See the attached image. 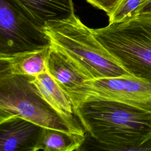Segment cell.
Masks as SVG:
<instances>
[{"label":"cell","instance_id":"obj_1","mask_svg":"<svg viewBox=\"0 0 151 151\" xmlns=\"http://www.w3.org/2000/svg\"><path fill=\"white\" fill-rule=\"evenodd\" d=\"M74 110L81 126L103 149L151 150V111L101 100L82 102Z\"/></svg>","mask_w":151,"mask_h":151},{"label":"cell","instance_id":"obj_2","mask_svg":"<svg viewBox=\"0 0 151 151\" xmlns=\"http://www.w3.org/2000/svg\"><path fill=\"white\" fill-rule=\"evenodd\" d=\"M42 30L50 45L69 59L90 80L133 76L75 14L65 19L48 21Z\"/></svg>","mask_w":151,"mask_h":151},{"label":"cell","instance_id":"obj_3","mask_svg":"<svg viewBox=\"0 0 151 151\" xmlns=\"http://www.w3.org/2000/svg\"><path fill=\"white\" fill-rule=\"evenodd\" d=\"M92 29L98 40L129 73L151 80V14Z\"/></svg>","mask_w":151,"mask_h":151},{"label":"cell","instance_id":"obj_4","mask_svg":"<svg viewBox=\"0 0 151 151\" xmlns=\"http://www.w3.org/2000/svg\"><path fill=\"white\" fill-rule=\"evenodd\" d=\"M32 77L0 73V123L19 117L44 128L73 132L38 94Z\"/></svg>","mask_w":151,"mask_h":151},{"label":"cell","instance_id":"obj_5","mask_svg":"<svg viewBox=\"0 0 151 151\" xmlns=\"http://www.w3.org/2000/svg\"><path fill=\"white\" fill-rule=\"evenodd\" d=\"M74 107L96 100L114 101L151 111V80L134 76L109 77L85 81L66 93Z\"/></svg>","mask_w":151,"mask_h":151},{"label":"cell","instance_id":"obj_6","mask_svg":"<svg viewBox=\"0 0 151 151\" xmlns=\"http://www.w3.org/2000/svg\"><path fill=\"white\" fill-rule=\"evenodd\" d=\"M49 44L42 28L12 0H0V54L33 50Z\"/></svg>","mask_w":151,"mask_h":151},{"label":"cell","instance_id":"obj_7","mask_svg":"<svg viewBox=\"0 0 151 151\" xmlns=\"http://www.w3.org/2000/svg\"><path fill=\"white\" fill-rule=\"evenodd\" d=\"M38 94L50 105L74 133L85 134L75 113L72 101L65 91L45 71L30 80Z\"/></svg>","mask_w":151,"mask_h":151},{"label":"cell","instance_id":"obj_8","mask_svg":"<svg viewBox=\"0 0 151 151\" xmlns=\"http://www.w3.org/2000/svg\"><path fill=\"white\" fill-rule=\"evenodd\" d=\"M42 127L17 117L0 123L1 151H33Z\"/></svg>","mask_w":151,"mask_h":151},{"label":"cell","instance_id":"obj_9","mask_svg":"<svg viewBox=\"0 0 151 151\" xmlns=\"http://www.w3.org/2000/svg\"><path fill=\"white\" fill-rule=\"evenodd\" d=\"M50 45L13 54H0L1 72L12 75L35 77L47 71L46 61Z\"/></svg>","mask_w":151,"mask_h":151},{"label":"cell","instance_id":"obj_10","mask_svg":"<svg viewBox=\"0 0 151 151\" xmlns=\"http://www.w3.org/2000/svg\"><path fill=\"white\" fill-rule=\"evenodd\" d=\"M42 28L52 21L67 18L74 13L73 0H12Z\"/></svg>","mask_w":151,"mask_h":151},{"label":"cell","instance_id":"obj_11","mask_svg":"<svg viewBox=\"0 0 151 151\" xmlns=\"http://www.w3.org/2000/svg\"><path fill=\"white\" fill-rule=\"evenodd\" d=\"M46 69L65 93L90 80L69 59L51 45L46 61Z\"/></svg>","mask_w":151,"mask_h":151},{"label":"cell","instance_id":"obj_12","mask_svg":"<svg viewBox=\"0 0 151 151\" xmlns=\"http://www.w3.org/2000/svg\"><path fill=\"white\" fill-rule=\"evenodd\" d=\"M85 139V134L43 127L33 151L77 150L82 146Z\"/></svg>","mask_w":151,"mask_h":151},{"label":"cell","instance_id":"obj_13","mask_svg":"<svg viewBox=\"0 0 151 151\" xmlns=\"http://www.w3.org/2000/svg\"><path fill=\"white\" fill-rule=\"evenodd\" d=\"M149 0H122L114 12L109 16V24L132 20L140 15Z\"/></svg>","mask_w":151,"mask_h":151},{"label":"cell","instance_id":"obj_14","mask_svg":"<svg viewBox=\"0 0 151 151\" xmlns=\"http://www.w3.org/2000/svg\"><path fill=\"white\" fill-rule=\"evenodd\" d=\"M93 6L104 11L107 16L110 15L122 0H86Z\"/></svg>","mask_w":151,"mask_h":151},{"label":"cell","instance_id":"obj_15","mask_svg":"<svg viewBox=\"0 0 151 151\" xmlns=\"http://www.w3.org/2000/svg\"><path fill=\"white\" fill-rule=\"evenodd\" d=\"M151 14V0H149L146 5L142 10L140 15Z\"/></svg>","mask_w":151,"mask_h":151}]
</instances>
